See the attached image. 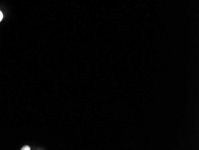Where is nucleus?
Masks as SVG:
<instances>
[{"label":"nucleus","mask_w":199,"mask_h":150,"mask_svg":"<svg viewBox=\"0 0 199 150\" xmlns=\"http://www.w3.org/2000/svg\"><path fill=\"white\" fill-rule=\"evenodd\" d=\"M2 18H3V14H2V13L0 11V22L2 21Z\"/></svg>","instance_id":"nucleus-2"},{"label":"nucleus","mask_w":199,"mask_h":150,"mask_svg":"<svg viewBox=\"0 0 199 150\" xmlns=\"http://www.w3.org/2000/svg\"><path fill=\"white\" fill-rule=\"evenodd\" d=\"M21 150H31V148H30L29 146H28V145H26V146L22 147Z\"/></svg>","instance_id":"nucleus-1"}]
</instances>
